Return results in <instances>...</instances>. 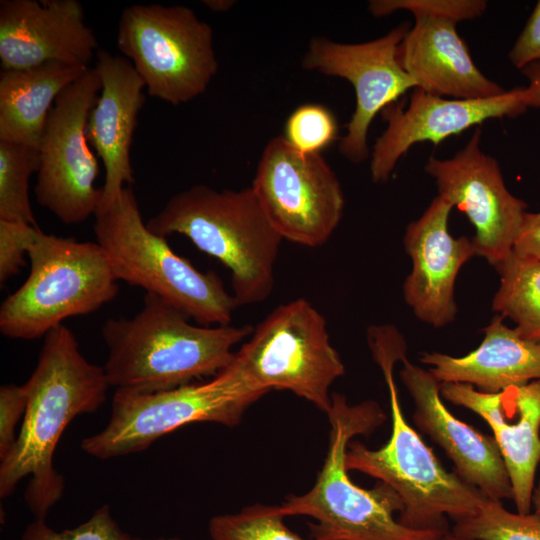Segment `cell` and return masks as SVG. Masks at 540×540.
<instances>
[{"label": "cell", "mask_w": 540, "mask_h": 540, "mask_svg": "<svg viewBox=\"0 0 540 540\" xmlns=\"http://www.w3.org/2000/svg\"><path fill=\"white\" fill-rule=\"evenodd\" d=\"M24 384L28 404L16 442L1 460L0 496L13 494L29 476L25 501L35 519L44 520L64 490V479L53 466L60 437L75 417L101 407L110 386L104 368L82 355L63 324L44 336L37 365Z\"/></svg>", "instance_id": "1"}, {"label": "cell", "mask_w": 540, "mask_h": 540, "mask_svg": "<svg viewBox=\"0 0 540 540\" xmlns=\"http://www.w3.org/2000/svg\"><path fill=\"white\" fill-rule=\"evenodd\" d=\"M367 343L373 360L384 376L390 400L392 430L389 440L378 449L351 441L346 467L393 489L403 503L399 521L419 530H447L446 519L454 522L475 513L487 498L446 471L420 435L406 421L394 380V366L407 358V344L391 324L372 325Z\"/></svg>", "instance_id": "2"}, {"label": "cell", "mask_w": 540, "mask_h": 540, "mask_svg": "<svg viewBox=\"0 0 540 540\" xmlns=\"http://www.w3.org/2000/svg\"><path fill=\"white\" fill-rule=\"evenodd\" d=\"M190 320L150 293L133 317L107 319L101 333L108 348L103 368L109 386L150 394L215 376L232 363L234 347L254 329L193 325Z\"/></svg>", "instance_id": "3"}, {"label": "cell", "mask_w": 540, "mask_h": 540, "mask_svg": "<svg viewBox=\"0 0 540 540\" xmlns=\"http://www.w3.org/2000/svg\"><path fill=\"white\" fill-rule=\"evenodd\" d=\"M326 414L330 423L329 445L323 466L312 488L289 495L280 508L284 515L313 518L311 534L317 540H424L445 530L412 529L400 523L403 503L396 492L378 482L371 489L356 485L348 475L346 453L352 439L368 435L386 421L373 400L349 404L332 393Z\"/></svg>", "instance_id": "4"}, {"label": "cell", "mask_w": 540, "mask_h": 540, "mask_svg": "<svg viewBox=\"0 0 540 540\" xmlns=\"http://www.w3.org/2000/svg\"><path fill=\"white\" fill-rule=\"evenodd\" d=\"M155 234H181L231 272L239 306L265 301L275 283L283 238L251 187L216 190L194 185L173 195L146 223Z\"/></svg>", "instance_id": "5"}, {"label": "cell", "mask_w": 540, "mask_h": 540, "mask_svg": "<svg viewBox=\"0 0 540 540\" xmlns=\"http://www.w3.org/2000/svg\"><path fill=\"white\" fill-rule=\"evenodd\" d=\"M96 242L118 280L141 287L203 326L229 325L239 307L214 271L201 272L144 222L131 186L95 213Z\"/></svg>", "instance_id": "6"}, {"label": "cell", "mask_w": 540, "mask_h": 540, "mask_svg": "<svg viewBox=\"0 0 540 540\" xmlns=\"http://www.w3.org/2000/svg\"><path fill=\"white\" fill-rule=\"evenodd\" d=\"M27 255V279L0 307V331L6 337H43L67 318L98 310L119 292V280L97 242H80L40 229Z\"/></svg>", "instance_id": "7"}, {"label": "cell", "mask_w": 540, "mask_h": 540, "mask_svg": "<svg viewBox=\"0 0 540 540\" xmlns=\"http://www.w3.org/2000/svg\"><path fill=\"white\" fill-rule=\"evenodd\" d=\"M265 394L244 378L233 361L211 380L201 383L150 394L115 390L106 427L84 438L81 449L107 460L143 451L187 424L236 426L249 406Z\"/></svg>", "instance_id": "8"}, {"label": "cell", "mask_w": 540, "mask_h": 540, "mask_svg": "<svg viewBox=\"0 0 540 540\" xmlns=\"http://www.w3.org/2000/svg\"><path fill=\"white\" fill-rule=\"evenodd\" d=\"M116 45L148 95L174 106L203 94L218 71L212 27L184 5L124 8Z\"/></svg>", "instance_id": "9"}, {"label": "cell", "mask_w": 540, "mask_h": 540, "mask_svg": "<svg viewBox=\"0 0 540 540\" xmlns=\"http://www.w3.org/2000/svg\"><path fill=\"white\" fill-rule=\"evenodd\" d=\"M233 364L257 389L290 391L326 414L330 387L345 373L325 317L304 298L276 307L253 329Z\"/></svg>", "instance_id": "10"}, {"label": "cell", "mask_w": 540, "mask_h": 540, "mask_svg": "<svg viewBox=\"0 0 540 540\" xmlns=\"http://www.w3.org/2000/svg\"><path fill=\"white\" fill-rule=\"evenodd\" d=\"M250 187L280 236L302 246L325 244L343 216V189L326 159L283 136L265 145Z\"/></svg>", "instance_id": "11"}, {"label": "cell", "mask_w": 540, "mask_h": 540, "mask_svg": "<svg viewBox=\"0 0 540 540\" xmlns=\"http://www.w3.org/2000/svg\"><path fill=\"white\" fill-rule=\"evenodd\" d=\"M100 89L96 69L89 68L59 95L41 139L34 194L64 224L86 221L102 201V187L95 186L98 162L86 136Z\"/></svg>", "instance_id": "12"}, {"label": "cell", "mask_w": 540, "mask_h": 540, "mask_svg": "<svg viewBox=\"0 0 540 540\" xmlns=\"http://www.w3.org/2000/svg\"><path fill=\"white\" fill-rule=\"evenodd\" d=\"M409 29L408 23L401 24L363 43L315 37L303 56L304 69L346 79L354 88L355 110L339 143L340 153L352 163H361L370 154L368 131L375 116L417 87L398 59V47Z\"/></svg>", "instance_id": "13"}, {"label": "cell", "mask_w": 540, "mask_h": 540, "mask_svg": "<svg viewBox=\"0 0 540 540\" xmlns=\"http://www.w3.org/2000/svg\"><path fill=\"white\" fill-rule=\"evenodd\" d=\"M481 135L477 127L452 158L431 156L425 171L435 179L438 195L473 224L476 255L495 267L513 251L527 204L509 192L498 162L481 150Z\"/></svg>", "instance_id": "14"}, {"label": "cell", "mask_w": 540, "mask_h": 540, "mask_svg": "<svg viewBox=\"0 0 540 540\" xmlns=\"http://www.w3.org/2000/svg\"><path fill=\"white\" fill-rule=\"evenodd\" d=\"M526 88H516L484 99H446L414 88L409 105L392 103L383 109L387 126L371 153L370 173L376 183L386 182L399 159L420 142L440 144L486 120L516 117L528 108Z\"/></svg>", "instance_id": "15"}, {"label": "cell", "mask_w": 540, "mask_h": 540, "mask_svg": "<svg viewBox=\"0 0 540 540\" xmlns=\"http://www.w3.org/2000/svg\"><path fill=\"white\" fill-rule=\"evenodd\" d=\"M98 49L78 0H1V70L49 62L88 67Z\"/></svg>", "instance_id": "16"}, {"label": "cell", "mask_w": 540, "mask_h": 540, "mask_svg": "<svg viewBox=\"0 0 540 540\" xmlns=\"http://www.w3.org/2000/svg\"><path fill=\"white\" fill-rule=\"evenodd\" d=\"M453 207L437 195L404 235V247L412 260V270L403 284L404 299L419 320L435 328L455 320L456 278L461 267L476 256L472 238H455L449 232Z\"/></svg>", "instance_id": "17"}, {"label": "cell", "mask_w": 540, "mask_h": 540, "mask_svg": "<svg viewBox=\"0 0 540 540\" xmlns=\"http://www.w3.org/2000/svg\"><path fill=\"white\" fill-rule=\"evenodd\" d=\"M440 393L487 422L509 475L516 511L531 512L540 462V380L496 393L480 391L467 383H441Z\"/></svg>", "instance_id": "18"}, {"label": "cell", "mask_w": 540, "mask_h": 540, "mask_svg": "<svg viewBox=\"0 0 540 540\" xmlns=\"http://www.w3.org/2000/svg\"><path fill=\"white\" fill-rule=\"evenodd\" d=\"M400 378L414 403L415 425L453 462L455 473L485 496L512 499L509 475L494 437L456 418L441 399V383L429 371L402 361Z\"/></svg>", "instance_id": "19"}, {"label": "cell", "mask_w": 540, "mask_h": 540, "mask_svg": "<svg viewBox=\"0 0 540 540\" xmlns=\"http://www.w3.org/2000/svg\"><path fill=\"white\" fill-rule=\"evenodd\" d=\"M96 58L101 89L88 117L86 136L105 169L101 209L134 183L130 150L145 102V84L128 59L104 49L96 52Z\"/></svg>", "instance_id": "20"}, {"label": "cell", "mask_w": 540, "mask_h": 540, "mask_svg": "<svg viewBox=\"0 0 540 540\" xmlns=\"http://www.w3.org/2000/svg\"><path fill=\"white\" fill-rule=\"evenodd\" d=\"M415 24L398 47L403 69L426 93L454 99H484L506 92L475 65L456 30V20L414 15Z\"/></svg>", "instance_id": "21"}, {"label": "cell", "mask_w": 540, "mask_h": 540, "mask_svg": "<svg viewBox=\"0 0 540 540\" xmlns=\"http://www.w3.org/2000/svg\"><path fill=\"white\" fill-rule=\"evenodd\" d=\"M420 361L440 383H467L488 393L540 380V342L521 337L500 315L484 328L481 344L468 354L425 352Z\"/></svg>", "instance_id": "22"}, {"label": "cell", "mask_w": 540, "mask_h": 540, "mask_svg": "<svg viewBox=\"0 0 540 540\" xmlns=\"http://www.w3.org/2000/svg\"><path fill=\"white\" fill-rule=\"evenodd\" d=\"M88 69L49 62L26 69L1 70L0 140L39 149L57 98Z\"/></svg>", "instance_id": "23"}, {"label": "cell", "mask_w": 540, "mask_h": 540, "mask_svg": "<svg viewBox=\"0 0 540 540\" xmlns=\"http://www.w3.org/2000/svg\"><path fill=\"white\" fill-rule=\"evenodd\" d=\"M495 268L500 285L493 310L511 319L521 337L540 342V261L512 251Z\"/></svg>", "instance_id": "24"}, {"label": "cell", "mask_w": 540, "mask_h": 540, "mask_svg": "<svg viewBox=\"0 0 540 540\" xmlns=\"http://www.w3.org/2000/svg\"><path fill=\"white\" fill-rule=\"evenodd\" d=\"M39 166L38 148L0 140V220L38 227L29 197V181Z\"/></svg>", "instance_id": "25"}, {"label": "cell", "mask_w": 540, "mask_h": 540, "mask_svg": "<svg viewBox=\"0 0 540 540\" xmlns=\"http://www.w3.org/2000/svg\"><path fill=\"white\" fill-rule=\"evenodd\" d=\"M452 531L477 540H540V515L512 512L487 497L475 513L456 521Z\"/></svg>", "instance_id": "26"}, {"label": "cell", "mask_w": 540, "mask_h": 540, "mask_svg": "<svg viewBox=\"0 0 540 540\" xmlns=\"http://www.w3.org/2000/svg\"><path fill=\"white\" fill-rule=\"evenodd\" d=\"M285 517L280 505L257 503L211 518L209 534L212 540H307L289 529Z\"/></svg>", "instance_id": "27"}, {"label": "cell", "mask_w": 540, "mask_h": 540, "mask_svg": "<svg viewBox=\"0 0 540 540\" xmlns=\"http://www.w3.org/2000/svg\"><path fill=\"white\" fill-rule=\"evenodd\" d=\"M335 116L320 104H303L289 115L284 126V139L297 151L321 153L337 137Z\"/></svg>", "instance_id": "28"}, {"label": "cell", "mask_w": 540, "mask_h": 540, "mask_svg": "<svg viewBox=\"0 0 540 540\" xmlns=\"http://www.w3.org/2000/svg\"><path fill=\"white\" fill-rule=\"evenodd\" d=\"M124 532L112 518L109 506L103 505L83 524L56 532L44 520L35 519L30 523L22 540H135Z\"/></svg>", "instance_id": "29"}, {"label": "cell", "mask_w": 540, "mask_h": 540, "mask_svg": "<svg viewBox=\"0 0 540 540\" xmlns=\"http://www.w3.org/2000/svg\"><path fill=\"white\" fill-rule=\"evenodd\" d=\"M486 7L487 2L484 0H373L368 6L371 14L376 17L407 10L413 15L444 16L457 22L479 17Z\"/></svg>", "instance_id": "30"}, {"label": "cell", "mask_w": 540, "mask_h": 540, "mask_svg": "<svg viewBox=\"0 0 540 540\" xmlns=\"http://www.w3.org/2000/svg\"><path fill=\"white\" fill-rule=\"evenodd\" d=\"M39 227L0 220V284L17 275L26 265L25 255Z\"/></svg>", "instance_id": "31"}, {"label": "cell", "mask_w": 540, "mask_h": 540, "mask_svg": "<svg viewBox=\"0 0 540 540\" xmlns=\"http://www.w3.org/2000/svg\"><path fill=\"white\" fill-rule=\"evenodd\" d=\"M28 404L25 384H5L0 388V460L11 451L16 442L15 429L24 417Z\"/></svg>", "instance_id": "32"}, {"label": "cell", "mask_w": 540, "mask_h": 540, "mask_svg": "<svg viewBox=\"0 0 540 540\" xmlns=\"http://www.w3.org/2000/svg\"><path fill=\"white\" fill-rule=\"evenodd\" d=\"M509 58L519 69L540 62V0L510 50Z\"/></svg>", "instance_id": "33"}, {"label": "cell", "mask_w": 540, "mask_h": 540, "mask_svg": "<svg viewBox=\"0 0 540 540\" xmlns=\"http://www.w3.org/2000/svg\"><path fill=\"white\" fill-rule=\"evenodd\" d=\"M513 252L540 261V212H527L515 241Z\"/></svg>", "instance_id": "34"}, {"label": "cell", "mask_w": 540, "mask_h": 540, "mask_svg": "<svg viewBox=\"0 0 540 540\" xmlns=\"http://www.w3.org/2000/svg\"><path fill=\"white\" fill-rule=\"evenodd\" d=\"M524 74L528 77L530 84L527 89V106L540 108V62L526 66Z\"/></svg>", "instance_id": "35"}, {"label": "cell", "mask_w": 540, "mask_h": 540, "mask_svg": "<svg viewBox=\"0 0 540 540\" xmlns=\"http://www.w3.org/2000/svg\"><path fill=\"white\" fill-rule=\"evenodd\" d=\"M202 3L211 11L222 13L230 10L236 2L233 0H205Z\"/></svg>", "instance_id": "36"}, {"label": "cell", "mask_w": 540, "mask_h": 540, "mask_svg": "<svg viewBox=\"0 0 540 540\" xmlns=\"http://www.w3.org/2000/svg\"><path fill=\"white\" fill-rule=\"evenodd\" d=\"M424 540H477V539H473V538H469L463 535L456 534L452 530L451 531L445 530L433 537H430Z\"/></svg>", "instance_id": "37"}, {"label": "cell", "mask_w": 540, "mask_h": 540, "mask_svg": "<svg viewBox=\"0 0 540 540\" xmlns=\"http://www.w3.org/2000/svg\"><path fill=\"white\" fill-rule=\"evenodd\" d=\"M531 504L534 512L540 515V480L533 489Z\"/></svg>", "instance_id": "38"}, {"label": "cell", "mask_w": 540, "mask_h": 540, "mask_svg": "<svg viewBox=\"0 0 540 540\" xmlns=\"http://www.w3.org/2000/svg\"><path fill=\"white\" fill-rule=\"evenodd\" d=\"M135 540H141V539H135ZM152 540H179L177 538H158V539H152Z\"/></svg>", "instance_id": "39"}]
</instances>
